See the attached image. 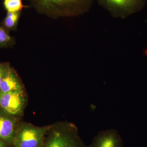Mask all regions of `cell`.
<instances>
[{"label": "cell", "mask_w": 147, "mask_h": 147, "mask_svg": "<svg viewBox=\"0 0 147 147\" xmlns=\"http://www.w3.org/2000/svg\"><path fill=\"white\" fill-rule=\"evenodd\" d=\"M38 12L58 19L83 15L89 11L95 0H27Z\"/></svg>", "instance_id": "6da1fadb"}, {"label": "cell", "mask_w": 147, "mask_h": 147, "mask_svg": "<svg viewBox=\"0 0 147 147\" xmlns=\"http://www.w3.org/2000/svg\"><path fill=\"white\" fill-rule=\"evenodd\" d=\"M40 147H88L79 136L74 123L67 121L50 125Z\"/></svg>", "instance_id": "7a4b0ae2"}, {"label": "cell", "mask_w": 147, "mask_h": 147, "mask_svg": "<svg viewBox=\"0 0 147 147\" xmlns=\"http://www.w3.org/2000/svg\"><path fill=\"white\" fill-rule=\"evenodd\" d=\"M50 125L36 126L20 121L15 131L12 147H40Z\"/></svg>", "instance_id": "3957f363"}, {"label": "cell", "mask_w": 147, "mask_h": 147, "mask_svg": "<svg viewBox=\"0 0 147 147\" xmlns=\"http://www.w3.org/2000/svg\"><path fill=\"white\" fill-rule=\"evenodd\" d=\"M113 17L125 18L142 10L146 0H96Z\"/></svg>", "instance_id": "277c9868"}, {"label": "cell", "mask_w": 147, "mask_h": 147, "mask_svg": "<svg viewBox=\"0 0 147 147\" xmlns=\"http://www.w3.org/2000/svg\"><path fill=\"white\" fill-rule=\"evenodd\" d=\"M26 102L24 89L0 94V108L12 115L22 117Z\"/></svg>", "instance_id": "5b68a950"}, {"label": "cell", "mask_w": 147, "mask_h": 147, "mask_svg": "<svg viewBox=\"0 0 147 147\" xmlns=\"http://www.w3.org/2000/svg\"><path fill=\"white\" fill-rule=\"evenodd\" d=\"M21 117L0 108V139L11 146L16 127Z\"/></svg>", "instance_id": "8992f818"}, {"label": "cell", "mask_w": 147, "mask_h": 147, "mask_svg": "<svg viewBox=\"0 0 147 147\" xmlns=\"http://www.w3.org/2000/svg\"><path fill=\"white\" fill-rule=\"evenodd\" d=\"M88 147H123V143L117 130L110 129L99 131Z\"/></svg>", "instance_id": "52a82bcc"}, {"label": "cell", "mask_w": 147, "mask_h": 147, "mask_svg": "<svg viewBox=\"0 0 147 147\" xmlns=\"http://www.w3.org/2000/svg\"><path fill=\"white\" fill-rule=\"evenodd\" d=\"M24 89V85L16 70L12 67L0 85V94Z\"/></svg>", "instance_id": "ba28073f"}, {"label": "cell", "mask_w": 147, "mask_h": 147, "mask_svg": "<svg viewBox=\"0 0 147 147\" xmlns=\"http://www.w3.org/2000/svg\"><path fill=\"white\" fill-rule=\"evenodd\" d=\"M21 12L22 11L16 12H7L6 16L1 22V26L9 32L16 31L21 17Z\"/></svg>", "instance_id": "9c48e42d"}, {"label": "cell", "mask_w": 147, "mask_h": 147, "mask_svg": "<svg viewBox=\"0 0 147 147\" xmlns=\"http://www.w3.org/2000/svg\"><path fill=\"white\" fill-rule=\"evenodd\" d=\"M14 43V39L9 34V32L0 26V49L10 47Z\"/></svg>", "instance_id": "30bf717a"}, {"label": "cell", "mask_w": 147, "mask_h": 147, "mask_svg": "<svg viewBox=\"0 0 147 147\" xmlns=\"http://www.w3.org/2000/svg\"><path fill=\"white\" fill-rule=\"evenodd\" d=\"M3 4L7 12H9L22 11L26 7L23 4L22 0H4Z\"/></svg>", "instance_id": "8fae6325"}, {"label": "cell", "mask_w": 147, "mask_h": 147, "mask_svg": "<svg viewBox=\"0 0 147 147\" xmlns=\"http://www.w3.org/2000/svg\"><path fill=\"white\" fill-rule=\"evenodd\" d=\"M11 67L9 63L7 62L0 63V85L3 79L10 70Z\"/></svg>", "instance_id": "7c38bea8"}, {"label": "cell", "mask_w": 147, "mask_h": 147, "mask_svg": "<svg viewBox=\"0 0 147 147\" xmlns=\"http://www.w3.org/2000/svg\"><path fill=\"white\" fill-rule=\"evenodd\" d=\"M0 147H12V146L7 142L0 139Z\"/></svg>", "instance_id": "4fadbf2b"}]
</instances>
